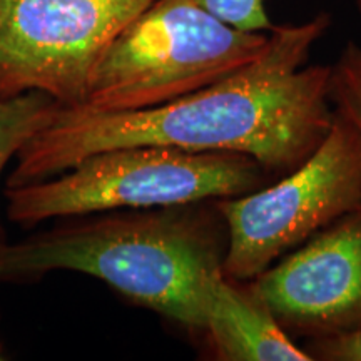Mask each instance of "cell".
I'll list each match as a JSON object with an SVG mask.
<instances>
[{"label": "cell", "instance_id": "cell-1", "mask_svg": "<svg viewBox=\"0 0 361 361\" xmlns=\"http://www.w3.org/2000/svg\"><path fill=\"white\" fill-rule=\"evenodd\" d=\"M329 27L326 13L274 25L258 57L196 92L141 111L62 106L19 154L7 188L52 178L96 152L162 146L238 152L268 174H288L326 137L335 111L329 67L305 66Z\"/></svg>", "mask_w": 361, "mask_h": 361}, {"label": "cell", "instance_id": "cell-2", "mask_svg": "<svg viewBox=\"0 0 361 361\" xmlns=\"http://www.w3.org/2000/svg\"><path fill=\"white\" fill-rule=\"evenodd\" d=\"M224 252L211 223L186 211L97 216L4 243L0 281L78 271L204 331L211 291L224 274Z\"/></svg>", "mask_w": 361, "mask_h": 361}, {"label": "cell", "instance_id": "cell-3", "mask_svg": "<svg viewBox=\"0 0 361 361\" xmlns=\"http://www.w3.org/2000/svg\"><path fill=\"white\" fill-rule=\"evenodd\" d=\"M266 176L258 161L238 152L162 146L119 147L90 154L52 178L6 188L7 218L40 221L149 207H178L252 192Z\"/></svg>", "mask_w": 361, "mask_h": 361}, {"label": "cell", "instance_id": "cell-4", "mask_svg": "<svg viewBox=\"0 0 361 361\" xmlns=\"http://www.w3.org/2000/svg\"><path fill=\"white\" fill-rule=\"evenodd\" d=\"M266 32L226 24L192 0H156L114 39L82 107L141 111L196 92L264 51Z\"/></svg>", "mask_w": 361, "mask_h": 361}, {"label": "cell", "instance_id": "cell-5", "mask_svg": "<svg viewBox=\"0 0 361 361\" xmlns=\"http://www.w3.org/2000/svg\"><path fill=\"white\" fill-rule=\"evenodd\" d=\"M361 206V133L335 109L323 142L295 171L264 189L226 197L223 269L234 281L258 278L279 256Z\"/></svg>", "mask_w": 361, "mask_h": 361}, {"label": "cell", "instance_id": "cell-6", "mask_svg": "<svg viewBox=\"0 0 361 361\" xmlns=\"http://www.w3.org/2000/svg\"><path fill=\"white\" fill-rule=\"evenodd\" d=\"M156 0H0V99L45 92L84 104L114 39Z\"/></svg>", "mask_w": 361, "mask_h": 361}, {"label": "cell", "instance_id": "cell-7", "mask_svg": "<svg viewBox=\"0 0 361 361\" xmlns=\"http://www.w3.org/2000/svg\"><path fill=\"white\" fill-rule=\"evenodd\" d=\"M251 286L298 335L316 340L361 331V206L271 264Z\"/></svg>", "mask_w": 361, "mask_h": 361}, {"label": "cell", "instance_id": "cell-8", "mask_svg": "<svg viewBox=\"0 0 361 361\" xmlns=\"http://www.w3.org/2000/svg\"><path fill=\"white\" fill-rule=\"evenodd\" d=\"M204 331L219 360L311 361L291 340L268 305L252 290L223 274L211 291Z\"/></svg>", "mask_w": 361, "mask_h": 361}, {"label": "cell", "instance_id": "cell-9", "mask_svg": "<svg viewBox=\"0 0 361 361\" xmlns=\"http://www.w3.org/2000/svg\"><path fill=\"white\" fill-rule=\"evenodd\" d=\"M61 104L45 92L32 90L11 99H0V176L12 157L19 154L35 134L54 121ZM6 243L0 223V246Z\"/></svg>", "mask_w": 361, "mask_h": 361}, {"label": "cell", "instance_id": "cell-10", "mask_svg": "<svg viewBox=\"0 0 361 361\" xmlns=\"http://www.w3.org/2000/svg\"><path fill=\"white\" fill-rule=\"evenodd\" d=\"M329 99L361 133V47L348 42L329 67Z\"/></svg>", "mask_w": 361, "mask_h": 361}, {"label": "cell", "instance_id": "cell-11", "mask_svg": "<svg viewBox=\"0 0 361 361\" xmlns=\"http://www.w3.org/2000/svg\"><path fill=\"white\" fill-rule=\"evenodd\" d=\"M226 24L247 32H269L273 29L264 0H192Z\"/></svg>", "mask_w": 361, "mask_h": 361}, {"label": "cell", "instance_id": "cell-12", "mask_svg": "<svg viewBox=\"0 0 361 361\" xmlns=\"http://www.w3.org/2000/svg\"><path fill=\"white\" fill-rule=\"evenodd\" d=\"M306 351L313 360L361 361V331L351 335L316 338Z\"/></svg>", "mask_w": 361, "mask_h": 361}, {"label": "cell", "instance_id": "cell-13", "mask_svg": "<svg viewBox=\"0 0 361 361\" xmlns=\"http://www.w3.org/2000/svg\"><path fill=\"white\" fill-rule=\"evenodd\" d=\"M356 7H358V11L361 13V0H356Z\"/></svg>", "mask_w": 361, "mask_h": 361}, {"label": "cell", "instance_id": "cell-14", "mask_svg": "<svg viewBox=\"0 0 361 361\" xmlns=\"http://www.w3.org/2000/svg\"><path fill=\"white\" fill-rule=\"evenodd\" d=\"M0 360H2V351H0Z\"/></svg>", "mask_w": 361, "mask_h": 361}]
</instances>
